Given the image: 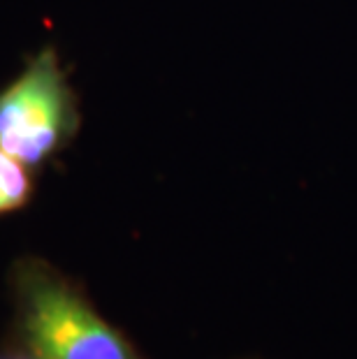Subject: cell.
<instances>
[{"label": "cell", "instance_id": "cell-1", "mask_svg": "<svg viewBox=\"0 0 357 359\" xmlns=\"http://www.w3.org/2000/svg\"><path fill=\"white\" fill-rule=\"evenodd\" d=\"M10 348L30 359H151L105 318L77 280L44 257H17L7 271Z\"/></svg>", "mask_w": 357, "mask_h": 359}, {"label": "cell", "instance_id": "cell-2", "mask_svg": "<svg viewBox=\"0 0 357 359\" xmlns=\"http://www.w3.org/2000/svg\"><path fill=\"white\" fill-rule=\"evenodd\" d=\"M77 126L74 93L51 47L28 58L24 72L0 88V149L33 172L72 140Z\"/></svg>", "mask_w": 357, "mask_h": 359}, {"label": "cell", "instance_id": "cell-3", "mask_svg": "<svg viewBox=\"0 0 357 359\" xmlns=\"http://www.w3.org/2000/svg\"><path fill=\"white\" fill-rule=\"evenodd\" d=\"M33 170L0 149V216L14 213L33 200Z\"/></svg>", "mask_w": 357, "mask_h": 359}, {"label": "cell", "instance_id": "cell-4", "mask_svg": "<svg viewBox=\"0 0 357 359\" xmlns=\"http://www.w3.org/2000/svg\"><path fill=\"white\" fill-rule=\"evenodd\" d=\"M0 359H30V357H26V355H21L19 350H14V348H10L7 350L5 355H0Z\"/></svg>", "mask_w": 357, "mask_h": 359}, {"label": "cell", "instance_id": "cell-5", "mask_svg": "<svg viewBox=\"0 0 357 359\" xmlns=\"http://www.w3.org/2000/svg\"><path fill=\"white\" fill-rule=\"evenodd\" d=\"M227 359H267V357H257V355H237V357H227Z\"/></svg>", "mask_w": 357, "mask_h": 359}]
</instances>
